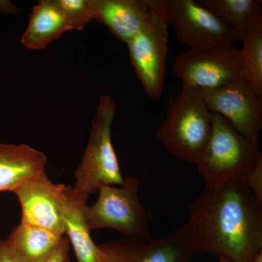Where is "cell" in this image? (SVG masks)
Segmentation results:
<instances>
[{"instance_id": "cell-21", "label": "cell", "mask_w": 262, "mask_h": 262, "mask_svg": "<svg viewBox=\"0 0 262 262\" xmlns=\"http://www.w3.org/2000/svg\"><path fill=\"white\" fill-rule=\"evenodd\" d=\"M70 245L69 239L64 236L56 251L46 262H70Z\"/></svg>"}, {"instance_id": "cell-19", "label": "cell", "mask_w": 262, "mask_h": 262, "mask_svg": "<svg viewBox=\"0 0 262 262\" xmlns=\"http://www.w3.org/2000/svg\"><path fill=\"white\" fill-rule=\"evenodd\" d=\"M72 29L82 30L93 20L91 0H56Z\"/></svg>"}, {"instance_id": "cell-9", "label": "cell", "mask_w": 262, "mask_h": 262, "mask_svg": "<svg viewBox=\"0 0 262 262\" xmlns=\"http://www.w3.org/2000/svg\"><path fill=\"white\" fill-rule=\"evenodd\" d=\"M98 246L107 262H193L195 255L187 223L157 239L124 237Z\"/></svg>"}, {"instance_id": "cell-8", "label": "cell", "mask_w": 262, "mask_h": 262, "mask_svg": "<svg viewBox=\"0 0 262 262\" xmlns=\"http://www.w3.org/2000/svg\"><path fill=\"white\" fill-rule=\"evenodd\" d=\"M238 52L233 46L189 49L176 57L173 72L182 84L216 89L238 80Z\"/></svg>"}, {"instance_id": "cell-14", "label": "cell", "mask_w": 262, "mask_h": 262, "mask_svg": "<svg viewBox=\"0 0 262 262\" xmlns=\"http://www.w3.org/2000/svg\"><path fill=\"white\" fill-rule=\"evenodd\" d=\"M46 155L27 144L0 143V192H14L29 179L45 171Z\"/></svg>"}, {"instance_id": "cell-2", "label": "cell", "mask_w": 262, "mask_h": 262, "mask_svg": "<svg viewBox=\"0 0 262 262\" xmlns=\"http://www.w3.org/2000/svg\"><path fill=\"white\" fill-rule=\"evenodd\" d=\"M212 127L213 113L198 90L182 84L179 94L169 100L157 137L169 153L196 165L209 141Z\"/></svg>"}, {"instance_id": "cell-3", "label": "cell", "mask_w": 262, "mask_h": 262, "mask_svg": "<svg viewBox=\"0 0 262 262\" xmlns=\"http://www.w3.org/2000/svg\"><path fill=\"white\" fill-rule=\"evenodd\" d=\"M261 160L259 141L243 136L223 117L213 113L211 136L196 164L206 187H218L229 180L242 183Z\"/></svg>"}, {"instance_id": "cell-12", "label": "cell", "mask_w": 262, "mask_h": 262, "mask_svg": "<svg viewBox=\"0 0 262 262\" xmlns=\"http://www.w3.org/2000/svg\"><path fill=\"white\" fill-rule=\"evenodd\" d=\"M93 20L106 26L114 35L128 43L149 23L148 0H91Z\"/></svg>"}, {"instance_id": "cell-15", "label": "cell", "mask_w": 262, "mask_h": 262, "mask_svg": "<svg viewBox=\"0 0 262 262\" xmlns=\"http://www.w3.org/2000/svg\"><path fill=\"white\" fill-rule=\"evenodd\" d=\"M70 30L72 26L56 0H42L33 8L20 42L27 49L42 50Z\"/></svg>"}, {"instance_id": "cell-20", "label": "cell", "mask_w": 262, "mask_h": 262, "mask_svg": "<svg viewBox=\"0 0 262 262\" xmlns=\"http://www.w3.org/2000/svg\"><path fill=\"white\" fill-rule=\"evenodd\" d=\"M242 183L262 203V160L256 164Z\"/></svg>"}, {"instance_id": "cell-24", "label": "cell", "mask_w": 262, "mask_h": 262, "mask_svg": "<svg viewBox=\"0 0 262 262\" xmlns=\"http://www.w3.org/2000/svg\"><path fill=\"white\" fill-rule=\"evenodd\" d=\"M220 262H230L228 260L225 259V258H220Z\"/></svg>"}, {"instance_id": "cell-5", "label": "cell", "mask_w": 262, "mask_h": 262, "mask_svg": "<svg viewBox=\"0 0 262 262\" xmlns=\"http://www.w3.org/2000/svg\"><path fill=\"white\" fill-rule=\"evenodd\" d=\"M140 182L133 177L120 186H101L97 201L86 206V222L91 229H113L124 237L151 241L150 227L155 215L139 200Z\"/></svg>"}, {"instance_id": "cell-7", "label": "cell", "mask_w": 262, "mask_h": 262, "mask_svg": "<svg viewBox=\"0 0 262 262\" xmlns=\"http://www.w3.org/2000/svg\"><path fill=\"white\" fill-rule=\"evenodd\" d=\"M169 27L189 49L233 46L239 38L211 11L194 0H158Z\"/></svg>"}, {"instance_id": "cell-10", "label": "cell", "mask_w": 262, "mask_h": 262, "mask_svg": "<svg viewBox=\"0 0 262 262\" xmlns=\"http://www.w3.org/2000/svg\"><path fill=\"white\" fill-rule=\"evenodd\" d=\"M198 91L211 113L223 117L248 139L258 141L262 127V98L248 84L238 79L216 89Z\"/></svg>"}, {"instance_id": "cell-11", "label": "cell", "mask_w": 262, "mask_h": 262, "mask_svg": "<svg viewBox=\"0 0 262 262\" xmlns=\"http://www.w3.org/2000/svg\"><path fill=\"white\" fill-rule=\"evenodd\" d=\"M67 186L54 184L46 171L14 191L21 208L20 223L65 236L63 204Z\"/></svg>"}, {"instance_id": "cell-6", "label": "cell", "mask_w": 262, "mask_h": 262, "mask_svg": "<svg viewBox=\"0 0 262 262\" xmlns=\"http://www.w3.org/2000/svg\"><path fill=\"white\" fill-rule=\"evenodd\" d=\"M151 18L145 28L127 43L131 64L146 96H162L165 86L169 44V25L158 0H148Z\"/></svg>"}, {"instance_id": "cell-17", "label": "cell", "mask_w": 262, "mask_h": 262, "mask_svg": "<svg viewBox=\"0 0 262 262\" xmlns=\"http://www.w3.org/2000/svg\"><path fill=\"white\" fill-rule=\"evenodd\" d=\"M238 52L239 79L262 98V15L255 10Z\"/></svg>"}, {"instance_id": "cell-22", "label": "cell", "mask_w": 262, "mask_h": 262, "mask_svg": "<svg viewBox=\"0 0 262 262\" xmlns=\"http://www.w3.org/2000/svg\"><path fill=\"white\" fill-rule=\"evenodd\" d=\"M0 262H17L5 241L0 239Z\"/></svg>"}, {"instance_id": "cell-4", "label": "cell", "mask_w": 262, "mask_h": 262, "mask_svg": "<svg viewBox=\"0 0 262 262\" xmlns=\"http://www.w3.org/2000/svg\"><path fill=\"white\" fill-rule=\"evenodd\" d=\"M116 110V103L111 96L103 95L100 97L72 187L87 201L101 186H120L124 182L112 140V125Z\"/></svg>"}, {"instance_id": "cell-23", "label": "cell", "mask_w": 262, "mask_h": 262, "mask_svg": "<svg viewBox=\"0 0 262 262\" xmlns=\"http://www.w3.org/2000/svg\"><path fill=\"white\" fill-rule=\"evenodd\" d=\"M254 262H262V252L258 253Z\"/></svg>"}, {"instance_id": "cell-16", "label": "cell", "mask_w": 262, "mask_h": 262, "mask_svg": "<svg viewBox=\"0 0 262 262\" xmlns=\"http://www.w3.org/2000/svg\"><path fill=\"white\" fill-rule=\"evenodd\" d=\"M64 237L39 227L20 223L5 239L17 262H46Z\"/></svg>"}, {"instance_id": "cell-1", "label": "cell", "mask_w": 262, "mask_h": 262, "mask_svg": "<svg viewBox=\"0 0 262 262\" xmlns=\"http://www.w3.org/2000/svg\"><path fill=\"white\" fill-rule=\"evenodd\" d=\"M187 223L195 254L254 262L262 252V203L238 181L205 188L191 203Z\"/></svg>"}, {"instance_id": "cell-18", "label": "cell", "mask_w": 262, "mask_h": 262, "mask_svg": "<svg viewBox=\"0 0 262 262\" xmlns=\"http://www.w3.org/2000/svg\"><path fill=\"white\" fill-rule=\"evenodd\" d=\"M202 5L211 10L218 18L232 29L242 40L247 32L255 10L259 8V0H201Z\"/></svg>"}, {"instance_id": "cell-13", "label": "cell", "mask_w": 262, "mask_h": 262, "mask_svg": "<svg viewBox=\"0 0 262 262\" xmlns=\"http://www.w3.org/2000/svg\"><path fill=\"white\" fill-rule=\"evenodd\" d=\"M88 201L67 186L63 204L65 235L75 251L78 262H107V256L98 245L95 244L86 222Z\"/></svg>"}]
</instances>
